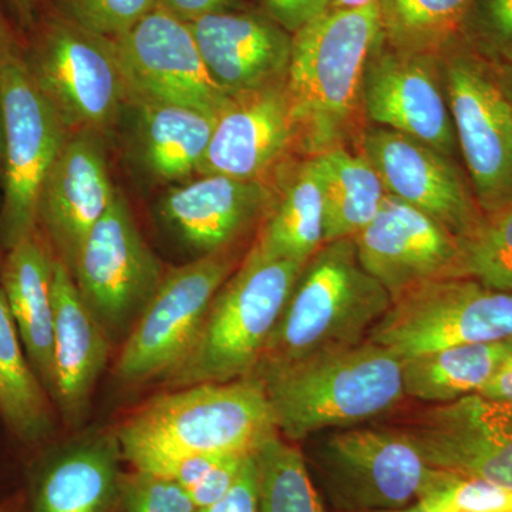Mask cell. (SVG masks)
<instances>
[{"label": "cell", "mask_w": 512, "mask_h": 512, "mask_svg": "<svg viewBox=\"0 0 512 512\" xmlns=\"http://www.w3.org/2000/svg\"><path fill=\"white\" fill-rule=\"evenodd\" d=\"M56 13L94 35L114 40L140 22L157 0H53Z\"/></svg>", "instance_id": "cell-34"}, {"label": "cell", "mask_w": 512, "mask_h": 512, "mask_svg": "<svg viewBox=\"0 0 512 512\" xmlns=\"http://www.w3.org/2000/svg\"><path fill=\"white\" fill-rule=\"evenodd\" d=\"M512 355V338L470 343L402 360L406 397L446 404L476 394Z\"/></svg>", "instance_id": "cell-27"}, {"label": "cell", "mask_w": 512, "mask_h": 512, "mask_svg": "<svg viewBox=\"0 0 512 512\" xmlns=\"http://www.w3.org/2000/svg\"><path fill=\"white\" fill-rule=\"evenodd\" d=\"M352 239L360 264L392 301L431 279L464 276L461 239L390 194L376 217Z\"/></svg>", "instance_id": "cell-17"}, {"label": "cell", "mask_w": 512, "mask_h": 512, "mask_svg": "<svg viewBox=\"0 0 512 512\" xmlns=\"http://www.w3.org/2000/svg\"><path fill=\"white\" fill-rule=\"evenodd\" d=\"M497 73L498 77H500L501 84H503L504 90L507 92L512 103V63H508L507 66H504L503 70H500V72Z\"/></svg>", "instance_id": "cell-45"}, {"label": "cell", "mask_w": 512, "mask_h": 512, "mask_svg": "<svg viewBox=\"0 0 512 512\" xmlns=\"http://www.w3.org/2000/svg\"><path fill=\"white\" fill-rule=\"evenodd\" d=\"M323 201V244L353 238L376 217L386 197L382 180L363 151L345 147L313 157Z\"/></svg>", "instance_id": "cell-28"}, {"label": "cell", "mask_w": 512, "mask_h": 512, "mask_svg": "<svg viewBox=\"0 0 512 512\" xmlns=\"http://www.w3.org/2000/svg\"><path fill=\"white\" fill-rule=\"evenodd\" d=\"M121 460L114 434L64 448L37 470L30 512H117Z\"/></svg>", "instance_id": "cell-23"}, {"label": "cell", "mask_w": 512, "mask_h": 512, "mask_svg": "<svg viewBox=\"0 0 512 512\" xmlns=\"http://www.w3.org/2000/svg\"><path fill=\"white\" fill-rule=\"evenodd\" d=\"M237 264V249L229 247L167 272L124 339L114 363L116 379L143 384L170 375L187 355L212 299Z\"/></svg>", "instance_id": "cell-10"}, {"label": "cell", "mask_w": 512, "mask_h": 512, "mask_svg": "<svg viewBox=\"0 0 512 512\" xmlns=\"http://www.w3.org/2000/svg\"><path fill=\"white\" fill-rule=\"evenodd\" d=\"M19 16L20 23L29 29L37 16V0H9Z\"/></svg>", "instance_id": "cell-42"}, {"label": "cell", "mask_w": 512, "mask_h": 512, "mask_svg": "<svg viewBox=\"0 0 512 512\" xmlns=\"http://www.w3.org/2000/svg\"><path fill=\"white\" fill-rule=\"evenodd\" d=\"M2 174H3V120L0 110V202H2Z\"/></svg>", "instance_id": "cell-46"}, {"label": "cell", "mask_w": 512, "mask_h": 512, "mask_svg": "<svg viewBox=\"0 0 512 512\" xmlns=\"http://www.w3.org/2000/svg\"><path fill=\"white\" fill-rule=\"evenodd\" d=\"M128 104H174L218 117L234 97L212 79L190 23L156 8L113 40Z\"/></svg>", "instance_id": "cell-13"}, {"label": "cell", "mask_w": 512, "mask_h": 512, "mask_svg": "<svg viewBox=\"0 0 512 512\" xmlns=\"http://www.w3.org/2000/svg\"><path fill=\"white\" fill-rule=\"evenodd\" d=\"M56 256L36 232L8 249L2 268V292L18 328L23 349L46 392H53V268Z\"/></svg>", "instance_id": "cell-24"}, {"label": "cell", "mask_w": 512, "mask_h": 512, "mask_svg": "<svg viewBox=\"0 0 512 512\" xmlns=\"http://www.w3.org/2000/svg\"><path fill=\"white\" fill-rule=\"evenodd\" d=\"M380 0H330V9H356Z\"/></svg>", "instance_id": "cell-44"}, {"label": "cell", "mask_w": 512, "mask_h": 512, "mask_svg": "<svg viewBox=\"0 0 512 512\" xmlns=\"http://www.w3.org/2000/svg\"><path fill=\"white\" fill-rule=\"evenodd\" d=\"M70 274L111 342L126 339L165 272L123 191L117 190L109 210L87 235Z\"/></svg>", "instance_id": "cell-12"}, {"label": "cell", "mask_w": 512, "mask_h": 512, "mask_svg": "<svg viewBox=\"0 0 512 512\" xmlns=\"http://www.w3.org/2000/svg\"><path fill=\"white\" fill-rule=\"evenodd\" d=\"M190 28L212 79L229 96L285 82L292 35L266 13H214Z\"/></svg>", "instance_id": "cell-19"}, {"label": "cell", "mask_w": 512, "mask_h": 512, "mask_svg": "<svg viewBox=\"0 0 512 512\" xmlns=\"http://www.w3.org/2000/svg\"><path fill=\"white\" fill-rule=\"evenodd\" d=\"M258 512H325L302 451L274 433L256 450Z\"/></svg>", "instance_id": "cell-31"}, {"label": "cell", "mask_w": 512, "mask_h": 512, "mask_svg": "<svg viewBox=\"0 0 512 512\" xmlns=\"http://www.w3.org/2000/svg\"><path fill=\"white\" fill-rule=\"evenodd\" d=\"M447 103L470 185L485 215L512 202V103L478 52L451 50L443 63Z\"/></svg>", "instance_id": "cell-11"}, {"label": "cell", "mask_w": 512, "mask_h": 512, "mask_svg": "<svg viewBox=\"0 0 512 512\" xmlns=\"http://www.w3.org/2000/svg\"><path fill=\"white\" fill-rule=\"evenodd\" d=\"M22 46L26 69L69 133L103 134L128 104L113 40L87 32L59 13L36 16Z\"/></svg>", "instance_id": "cell-6"}, {"label": "cell", "mask_w": 512, "mask_h": 512, "mask_svg": "<svg viewBox=\"0 0 512 512\" xmlns=\"http://www.w3.org/2000/svg\"><path fill=\"white\" fill-rule=\"evenodd\" d=\"M249 454L252 453L228 454L188 490L198 510L217 503L229 493L232 485L238 480Z\"/></svg>", "instance_id": "cell-37"}, {"label": "cell", "mask_w": 512, "mask_h": 512, "mask_svg": "<svg viewBox=\"0 0 512 512\" xmlns=\"http://www.w3.org/2000/svg\"><path fill=\"white\" fill-rule=\"evenodd\" d=\"M501 512H512V510H508V511H501Z\"/></svg>", "instance_id": "cell-49"}, {"label": "cell", "mask_w": 512, "mask_h": 512, "mask_svg": "<svg viewBox=\"0 0 512 512\" xmlns=\"http://www.w3.org/2000/svg\"><path fill=\"white\" fill-rule=\"evenodd\" d=\"M377 512H427L419 503L410 505V507L402 508V510L377 511Z\"/></svg>", "instance_id": "cell-48"}, {"label": "cell", "mask_w": 512, "mask_h": 512, "mask_svg": "<svg viewBox=\"0 0 512 512\" xmlns=\"http://www.w3.org/2000/svg\"><path fill=\"white\" fill-rule=\"evenodd\" d=\"M461 248L464 276L494 291L512 293V202L484 215L480 227L461 239Z\"/></svg>", "instance_id": "cell-32"}, {"label": "cell", "mask_w": 512, "mask_h": 512, "mask_svg": "<svg viewBox=\"0 0 512 512\" xmlns=\"http://www.w3.org/2000/svg\"><path fill=\"white\" fill-rule=\"evenodd\" d=\"M197 512H258V461L256 451L249 454L238 480L217 503Z\"/></svg>", "instance_id": "cell-38"}, {"label": "cell", "mask_w": 512, "mask_h": 512, "mask_svg": "<svg viewBox=\"0 0 512 512\" xmlns=\"http://www.w3.org/2000/svg\"><path fill=\"white\" fill-rule=\"evenodd\" d=\"M362 151L387 194L429 215L457 238L466 239L480 227L485 214L453 158L379 126L365 131Z\"/></svg>", "instance_id": "cell-15"}, {"label": "cell", "mask_w": 512, "mask_h": 512, "mask_svg": "<svg viewBox=\"0 0 512 512\" xmlns=\"http://www.w3.org/2000/svg\"><path fill=\"white\" fill-rule=\"evenodd\" d=\"M439 76L434 56L394 49L382 35L363 77L365 116L453 158L456 130Z\"/></svg>", "instance_id": "cell-16"}, {"label": "cell", "mask_w": 512, "mask_h": 512, "mask_svg": "<svg viewBox=\"0 0 512 512\" xmlns=\"http://www.w3.org/2000/svg\"><path fill=\"white\" fill-rule=\"evenodd\" d=\"M261 2L266 15L291 35L330 10V0H261Z\"/></svg>", "instance_id": "cell-39"}, {"label": "cell", "mask_w": 512, "mask_h": 512, "mask_svg": "<svg viewBox=\"0 0 512 512\" xmlns=\"http://www.w3.org/2000/svg\"><path fill=\"white\" fill-rule=\"evenodd\" d=\"M275 197L264 180L201 175L165 192L158 211L181 241L208 255L235 247L268 214Z\"/></svg>", "instance_id": "cell-21"}, {"label": "cell", "mask_w": 512, "mask_h": 512, "mask_svg": "<svg viewBox=\"0 0 512 512\" xmlns=\"http://www.w3.org/2000/svg\"><path fill=\"white\" fill-rule=\"evenodd\" d=\"M313 466L339 512L402 510L417 504L440 470L400 429L346 427L318 444Z\"/></svg>", "instance_id": "cell-9"}, {"label": "cell", "mask_w": 512, "mask_h": 512, "mask_svg": "<svg viewBox=\"0 0 512 512\" xmlns=\"http://www.w3.org/2000/svg\"><path fill=\"white\" fill-rule=\"evenodd\" d=\"M276 431L261 380L200 383L171 389L117 427L121 456L144 458L254 453Z\"/></svg>", "instance_id": "cell-3"}, {"label": "cell", "mask_w": 512, "mask_h": 512, "mask_svg": "<svg viewBox=\"0 0 512 512\" xmlns=\"http://www.w3.org/2000/svg\"><path fill=\"white\" fill-rule=\"evenodd\" d=\"M0 512H22V504L16 500L5 501L0 504Z\"/></svg>", "instance_id": "cell-47"}, {"label": "cell", "mask_w": 512, "mask_h": 512, "mask_svg": "<svg viewBox=\"0 0 512 512\" xmlns=\"http://www.w3.org/2000/svg\"><path fill=\"white\" fill-rule=\"evenodd\" d=\"M477 394L487 399L512 403V355L498 367L494 376L484 384Z\"/></svg>", "instance_id": "cell-41"}, {"label": "cell", "mask_w": 512, "mask_h": 512, "mask_svg": "<svg viewBox=\"0 0 512 512\" xmlns=\"http://www.w3.org/2000/svg\"><path fill=\"white\" fill-rule=\"evenodd\" d=\"M390 305L352 238L325 242L303 266L255 370L359 345Z\"/></svg>", "instance_id": "cell-4"}, {"label": "cell", "mask_w": 512, "mask_h": 512, "mask_svg": "<svg viewBox=\"0 0 512 512\" xmlns=\"http://www.w3.org/2000/svg\"><path fill=\"white\" fill-rule=\"evenodd\" d=\"M137 107V160L157 183H178L198 173L217 117L174 104Z\"/></svg>", "instance_id": "cell-25"}, {"label": "cell", "mask_w": 512, "mask_h": 512, "mask_svg": "<svg viewBox=\"0 0 512 512\" xmlns=\"http://www.w3.org/2000/svg\"><path fill=\"white\" fill-rule=\"evenodd\" d=\"M13 42H15V36L9 32L8 26H6V23L0 18V64L3 62L6 50L9 49V46L12 45Z\"/></svg>", "instance_id": "cell-43"}, {"label": "cell", "mask_w": 512, "mask_h": 512, "mask_svg": "<svg viewBox=\"0 0 512 512\" xmlns=\"http://www.w3.org/2000/svg\"><path fill=\"white\" fill-rule=\"evenodd\" d=\"M473 0H380L384 42L394 49L437 56L463 35Z\"/></svg>", "instance_id": "cell-30"}, {"label": "cell", "mask_w": 512, "mask_h": 512, "mask_svg": "<svg viewBox=\"0 0 512 512\" xmlns=\"http://www.w3.org/2000/svg\"><path fill=\"white\" fill-rule=\"evenodd\" d=\"M251 376L264 386L276 431L292 443L375 419L406 397L402 360L369 340Z\"/></svg>", "instance_id": "cell-2"}, {"label": "cell", "mask_w": 512, "mask_h": 512, "mask_svg": "<svg viewBox=\"0 0 512 512\" xmlns=\"http://www.w3.org/2000/svg\"><path fill=\"white\" fill-rule=\"evenodd\" d=\"M103 134H70L40 194L37 228L72 272L80 248L116 197Z\"/></svg>", "instance_id": "cell-18"}, {"label": "cell", "mask_w": 512, "mask_h": 512, "mask_svg": "<svg viewBox=\"0 0 512 512\" xmlns=\"http://www.w3.org/2000/svg\"><path fill=\"white\" fill-rule=\"evenodd\" d=\"M55 336L52 402L69 426L86 419L101 373L109 363L111 339L84 302L73 275L55 259Z\"/></svg>", "instance_id": "cell-22"}, {"label": "cell", "mask_w": 512, "mask_h": 512, "mask_svg": "<svg viewBox=\"0 0 512 512\" xmlns=\"http://www.w3.org/2000/svg\"><path fill=\"white\" fill-rule=\"evenodd\" d=\"M419 504L427 512H501L512 510V491L440 470Z\"/></svg>", "instance_id": "cell-33"}, {"label": "cell", "mask_w": 512, "mask_h": 512, "mask_svg": "<svg viewBox=\"0 0 512 512\" xmlns=\"http://www.w3.org/2000/svg\"><path fill=\"white\" fill-rule=\"evenodd\" d=\"M238 0H157V8L192 23L214 13L231 12Z\"/></svg>", "instance_id": "cell-40"}, {"label": "cell", "mask_w": 512, "mask_h": 512, "mask_svg": "<svg viewBox=\"0 0 512 512\" xmlns=\"http://www.w3.org/2000/svg\"><path fill=\"white\" fill-rule=\"evenodd\" d=\"M463 36L477 52L512 63V0H473Z\"/></svg>", "instance_id": "cell-36"}, {"label": "cell", "mask_w": 512, "mask_h": 512, "mask_svg": "<svg viewBox=\"0 0 512 512\" xmlns=\"http://www.w3.org/2000/svg\"><path fill=\"white\" fill-rule=\"evenodd\" d=\"M183 485L148 471L123 473L117 512H197Z\"/></svg>", "instance_id": "cell-35"}, {"label": "cell", "mask_w": 512, "mask_h": 512, "mask_svg": "<svg viewBox=\"0 0 512 512\" xmlns=\"http://www.w3.org/2000/svg\"><path fill=\"white\" fill-rule=\"evenodd\" d=\"M382 39L380 2L330 9L292 35L285 90L296 148L315 157L345 147L363 110L367 60Z\"/></svg>", "instance_id": "cell-1"}, {"label": "cell", "mask_w": 512, "mask_h": 512, "mask_svg": "<svg viewBox=\"0 0 512 512\" xmlns=\"http://www.w3.org/2000/svg\"><path fill=\"white\" fill-rule=\"evenodd\" d=\"M400 430L431 467L512 491V403L470 394L414 414Z\"/></svg>", "instance_id": "cell-14"}, {"label": "cell", "mask_w": 512, "mask_h": 512, "mask_svg": "<svg viewBox=\"0 0 512 512\" xmlns=\"http://www.w3.org/2000/svg\"><path fill=\"white\" fill-rule=\"evenodd\" d=\"M305 265L249 249L212 299L187 355L165 377L170 390L251 376Z\"/></svg>", "instance_id": "cell-5"}, {"label": "cell", "mask_w": 512, "mask_h": 512, "mask_svg": "<svg viewBox=\"0 0 512 512\" xmlns=\"http://www.w3.org/2000/svg\"><path fill=\"white\" fill-rule=\"evenodd\" d=\"M323 245V201L313 157L296 165L251 249L265 258L306 264Z\"/></svg>", "instance_id": "cell-26"}, {"label": "cell", "mask_w": 512, "mask_h": 512, "mask_svg": "<svg viewBox=\"0 0 512 512\" xmlns=\"http://www.w3.org/2000/svg\"><path fill=\"white\" fill-rule=\"evenodd\" d=\"M296 146L285 82L234 97L218 114L200 175L264 180Z\"/></svg>", "instance_id": "cell-20"}, {"label": "cell", "mask_w": 512, "mask_h": 512, "mask_svg": "<svg viewBox=\"0 0 512 512\" xmlns=\"http://www.w3.org/2000/svg\"><path fill=\"white\" fill-rule=\"evenodd\" d=\"M0 417L22 443L39 444L55 429L53 403L30 365L0 289Z\"/></svg>", "instance_id": "cell-29"}, {"label": "cell", "mask_w": 512, "mask_h": 512, "mask_svg": "<svg viewBox=\"0 0 512 512\" xmlns=\"http://www.w3.org/2000/svg\"><path fill=\"white\" fill-rule=\"evenodd\" d=\"M3 120L0 244L8 251L35 235L40 194L70 133L26 69L15 42L0 64Z\"/></svg>", "instance_id": "cell-7"}, {"label": "cell", "mask_w": 512, "mask_h": 512, "mask_svg": "<svg viewBox=\"0 0 512 512\" xmlns=\"http://www.w3.org/2000/svg\"><path fill=\"white\" fill-rule=\"evenodd\" d=\"M512 338V293L468 278L431 279L393 299L366 340L399 359Z\"/></svg>", "instance_id": "cell-8"}]
</instances>
